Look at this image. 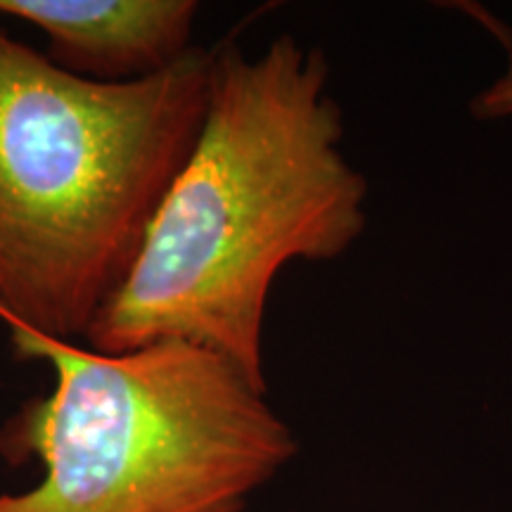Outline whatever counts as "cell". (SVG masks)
Segmentation results:
<instances>
[{
	"mask_svg": "<svg viewBox=\"0 0 512 512\" xmlns=\"http://www.w3.org/2000/svg\"><path fill=\"white\" fill-rule=\"evenodd\" d=\"M323 48L292 34L259 55L211 48L207 110L124 283L86 335L100 354L185 342L268 392L264 330L292 261H335L368 226V181Z\"/></svg>",
	"mask_w": 512,
	"mask_h": 512,
	"instance_id": "cell-1",
	"label": "cell"
},
{
	"mask_svg": "<svg viewBox=\"0 0 512 512\" xmlns=\"http://www.w3.org/2000/svg\"><path fill=\"white\" fill-rule=\"evenodd\" d=\"M211 48L136 83L62 72L0 27V320L86 342L207 110Z\"/></svg>",
	"mask_w": 512,
	"mask_h": 512,
	"instance_id": "cell-2",
	"label": "cell"
},
{
	"mask_svg": "<svg viewBox=\"0 0 512 512\" xmlns=\"http://www.w3.org/2000/svg\"><path fill=\"white\" fill-rule=\"evenodd\" d=\"M17 358L53 389L0 430L5 458L43 479L0 512H242L299 444L264 389L214 351L157 342L100 354L3 320Z\"/></svg>",
	"mask_w": 512,
	"mask_h": 512,
	"instance_id": "cell-3",
	"label": "cell"
},
{
	"mask_svg": "<svg viewBox=\"0 0 512 512\" xmlns=\"http://www.w3.org/2000/svg\"><path fill=\"white\" fill-rule=\"evenodd\" d=\"M195 0H0V17L46 36L62 72L95 83H136L181 62L195 48Z\"/></svg>",
	"mask_w": 512,
	"mask_h": 512,
	"instance_id": "cell-4",
	"label": "cell"
},
{
	"mask_svg": "<svg viewBox=\"0 0 512 512\" xmlns=\"http://www.w3.org/2000/svg\"><path fill=\"white\" fill-rule=\"evenodd\" d=\"M467 110L472 119L482 121V124L512 117V50L508 55V67L470 100Z\"/></svg>",
	"mask_w": 512,
	"mask_h": 512,
	"instance_id": "cell-5",
	"label": "cell"
}]
</instances>
